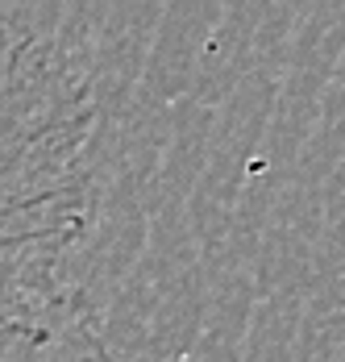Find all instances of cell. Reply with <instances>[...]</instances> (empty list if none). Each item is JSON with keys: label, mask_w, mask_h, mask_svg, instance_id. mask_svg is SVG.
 Returning <instances> with one entry per match:
<instances>
[{"label": "cell", "mask_w": 345, "mask_h": 362, "mask_svg": "<svg viewBox=\"0 0 345 362\" xmlns=\"http://www.w3.org/2000/svg\"><path fill=\"white\" fill-rule=\"evenodd\" d=\"M0 362H117L96 329L88 300L37 321V325L0 329Z\"/></svg>", "instance_id": "cell-1"}]
</instances>
